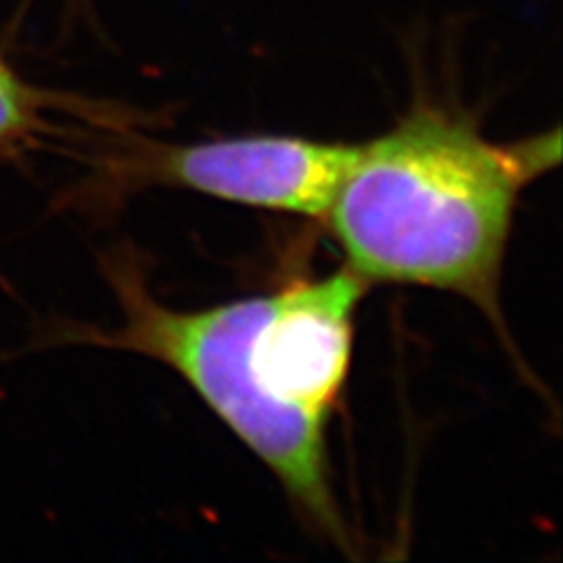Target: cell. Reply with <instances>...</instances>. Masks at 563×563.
I'll use <instances>...</instances> for the list:
<instances>
[{"label":"cell","instance_id":"obj_2","mask_svg":"<svg viewBox=\"0 0 563 563\" xmlns=\"http://www.w3.org/2000/svg\"><path fill=\"white\" fill-rule=\"evenodd\" d=\"M561 163V132L498 144L465 113L416 103L355 144L324 223L372 285L449 291L505 333L500 282L521 192Z\"/></svg>","mask_w":563,"mask_h":563},{"label":"cell","instance_id":"obj_1","mask_svg":"<svg viewBox=\"0 0 563 563\" xmlns=\"http://www.w3.org/2000/svg\"><path fill=\"white\" fill-rule=\"evenodd\" d=\"M109 279L122 322L97 343L155 360L181 376L275 474L303 519L347 548L327 430L350 376L366 282L341 268L275 294L176 310L148 291L132 258H113Z\"/></svg>","mask_w":563,"mask_h":563},{"label":"cell","instance_id":"obj_3","mask_svg":"<svg viewBox=\"0 0 563 563\" xmlns=\"http://www.w3.org/2000/svg\"><path fill=\"white\" fill-rule=\"evenodd\" d=\"M355 144L254 134L144 144L125 172L139 186L184 188L256 209L324 219Z\"/></svg>","mask_w":563,"mask_h":563},{"label":"cell","instance_id":"obj_4","mask_svg":"<svg viewBox=\"0 0 563 563\" xmlns=\"http://www.w3.org/2000/svg\"><path fill=\"white\" fill-rule=\"evenodd\" d=\"M35 103H38L35 92L0 59V141L20 134L31 125Z\"/></svg>","mask_w":563,"mask_h":563}]
</instances>
